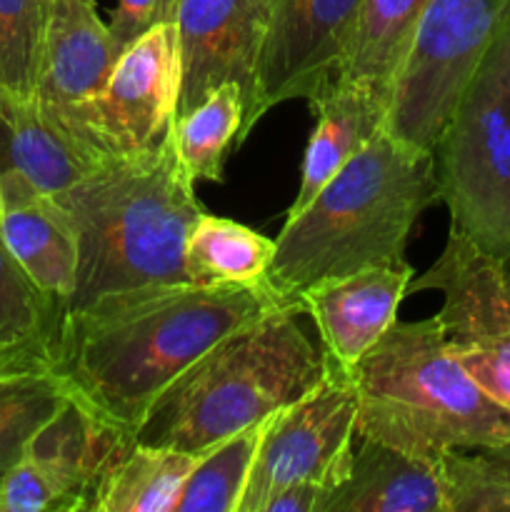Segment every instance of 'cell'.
<instances>
[{"instance_id":"1","label":"cell","mask_w":510,"mask_h":512,"mask_svg":"<svg viewBox=\"0 0 510 512\" xmlns=\"http://www.w3.org/2000/svg\"><path fill=\"white\" fill-rule=\"evenodd\" d=\"M285 303L253 285H145L63 310L55 373L95 418L138 438L160 395L220 340ZM298 310V308H295Z\"/></svg>"},{"instance_id":"2","label":"cell","mask_w":510,"mask_h":512,"mask_svg":"<svg viewBox=\"0 0 510 512\" xmlns=\"http://www.w3.org/2000/svg\"><path fill=\"white\" fill-rule=\"evenodd\" d=\"M435 203L433 153L380 128L298 215L285 218L265 280L298 308L300 293L320 280L405 265L410 235Z\"/></svg>"},{"instance_id":"3","label":"cell","mask_w":510,"mask_h":512,"mask_svg":"<svg viewBox=\"0 0 510 512\" xmlns=\"http://www.w3.org/2000/svg\"><path fill=\"white\" fill-rule=\"evenodd\" d=\"M55 200L73 220L80 250L65 310L120 290L190 283L185 240L205 208L170 133L140 153L110 155Z\"/></svg>"},{"instance_id":"4","label":"cell","mask_w":510,"mask_h":512,"mask_svg":"<svg viewBox=\"0 0 510 512\" xmlns=\"http://www.w3.org/2000/svg\"><path fill=\"white\" fill-rule=\"evenodd\" d=\"M358 438L440 463L450 450L505 448L510 410L495 403L445 343L438 315L395 320L350 368Z\"/></svg>"},{"instance_id":"5","label":"cell","mask_w":510,"mask_h":512,"mask_svg":"<svg viewBox=\"0 0 510 512\" xmlns=\"http://www.w3.org/2000/svg\"><path fill=\"white\" fill-rule=\"evenodd\" d=\"M298 315L295 308L273 310L220 340L160 395L135 443L205 453L308 393L325 358Z\"/></svg>"},{"instance_id":"6","label":"cell","mask_w":510,"mask_h":512,"mask_svg":"<svg viewBox=\"0 0 510 512\" xmlns=\"http://www.w3.org/2000/svg\"><path fill=\"white\" fill-rule=\"evenodd\" d=\"M433 158L450 225L510 265V8Z\"/></svg>"},{"instance_id":"7","label":"cell","mask_w":510,"mask_h":512,"mask_svg":"<svg viewBox=\"0 0 510 512\" xmlns=\"http://www.w3.org/2000/svg\"><path fill=\"white\" fill-rule=\"evenodd\" d=\"M510 0H430L390 83L385 130L433 153Z\"/></svg>"},{"instance_id":"8","label":"cell","mask_w":510,"mask_h":512,"mask_svg":"<svg viewBox=\"0 0 510 512\" xmlns=\"http://www.w3.org/2000/svg\"><path fill=\"white\" fill-rule=\"evenodd\" d=\"M318 383L270 420L238 512H263L288 485L318 480L338 490L350 473L358 438V400L350 368L323 350Z\"/></svg>"},{"instance_id":"9","label":"cell","mask_w":510,"mask_h":512,"mask_svg":"<svg viewBox=\"0 0 510 512\" xmlns=\"http://www.w3.org/2000/svg\"><path fill=\"white\" fill-rule=\"evenodd\" d=\"M438 290V320L465 373L510 410V265L450 225L448 243L410 293Z\"/></svg>"},{"instance_id":"10","label":"cell","mask_w":510,"mask_h":512,"mask_svg":"<svg viewBox=\"0 0 510 512\" xmlns=\"http://www.w3.org/2000/svg\"><path fill=\"white\" fill-rule=\"evenodd\" d=\"M180 88L178 33L160 20L123 48L103 90L75 110V135L108 158L153 148L178 113Z\"/></svg>"},{"instance_id":"11","label":"cell","mask_w":510,"mask_h":512,"mask_svg":"<svg viewBox=\"0 0 510 512\" xmlns=\"http://www.w3.org/2000/svg\"><path fill=\"white\" fill-rule=\"evenodd\" d=\"M360 10L363 0H273L238 143L270 108L288 100L313 103L338 83Z\"/></svg>"},{"instance_id":"12","label":"cell","mask_w":510,"mask_h":512,"mask_svg":"<svg viewBox=\"0 0 510 512\" xmlns=\"http://www.w3.org/2000/svg\"><path fill=\"white\" fill-rule=\"evenodd\" d=\"M273 0H175L183 88L178 113H188L210 90L238 83L245 110L255 93V70L268 33Z\"/></svg>"},{"instance_id":"13","label":"cell","mask_w":510,"mask_h":512,"mask_svg":"<svg viewBox=\"0 0 510 512\" xmlns=\"http://www.w3.org/2000/svg\"><path fill=\"white\" fill-rule=\"evenodd\" d=\"M120 53L95 0H50L33 100L75 133V110L103 90Z\"/></svg>"},{"instance_id":"14","label":"cell","mask_w":510,"mask_h":512,"mask_svg":"<svg viewBox=\"0 0 510 512\" xmlns=\"http://www.w3.org/2000/svg\"><path fill=\"white\" fill-rule=\"evenodd\" d=\"M413 278L410 263L358 270L310 285L300 293L298 308L315 323L325 353L353 368L398 320Z\"/></svg>"},{"instance_id":"15","label":"cell","mask_w":510,"mask_h":512,"mask_svg":"<svg viewBox=\"0 0 510 512\" xmlns=\"http://www.w3.org/2000/svg\"><path fill=\"white\" fill-rule=\"evenodd\" d=\"M0 238L33 283L65 308L78 285V233L68 210L15 168H0Z\"/></svg>"},{"instance_id":"16","label":"cell","mask_w":510,"mask_h":512,"mask_svg":"<svg viewBox=\"0 0 510 512\" xmlns=\"http://www.w3.org/2000/svg\"><path fill=\"white\" fill-rule=\"evenodd\" d=\"M108 155L30 100L0 98V168H15L43 193L63 195Z\"/></svg>"},{"instance_id":"17","label":"cell","mask_w":510,"mask_h":512,"mask_svg":"<svg viewBox=\"0 0 510 512\" xmlns=\"http://www.w3.org/2000/svg\"><path fill=\"white\" fill-rule=\"evenodd\" d=\"M325 512H445L440 463L360 438L348 478Z\"/></svg>"},{"instance_id":"18","label":"cell","mask_w":510,"mask_h":512,"mask_svg":"<svg viewBox=\"0 0 510 512\" xmlns=\"http://www.w3.org/2000/svg\"><path fill=\"white\" fill-rule=\"evenodd\" d=\"M315 113V128L305 148L300 188L295 193L290 215H298L325 183L340 173L358 150L385 128L388 98L363 83L338 80L328 93L310 103Z\"/></svg>"},{"instance_id":"19","label":"cell","mask_w":510,"mask_h":512,"mask_svg":"<svg viewBox=\"0 0 510 512\" xmlns=\"http://www.w3.org/2000/svg\"><path fill=\"white\" fill-rule=\"evenodd\" d=\"M275 240L230 218L203 213L185 240V275L195 285L263 283Z\"/></svg>"},{"instance_id":"20","label":"cell","mask_w":510,"mask_h":512,"mask_svg":"<svg viewBox=\"0 0 510 512\" xmlns=\"http://www.w3.org/2000/svg\"><path fill=\"white\" fill-rule=\"evenodd\" d=\"M245 93L238 83L210 90L188 113L175 115L168 133L175 158L193 183H223L230 148H238Z\"/></svg>"},{"instance_id":"21","label":"cell","mask_w":510,"mask_h":512,"mask_svg":"<svg viewBox=\"0 0 510 512\" xmlns=\"http://www.w3.org/2000/svg\"><path fill=\"white\" fill-rule=\"evenodd\" d=\"M200 455L135 443L105 478L95 512H175Z\"/></svg>"},{"instance_id":"22","label":"cell","mask_w":510,"mask_h":512,"mask_svg":"<svg viewBox=\"0 0 510 512\" xmlns=\"http://www.w3.org/2000/svg\"><path fill=\"white\" fill-rule=\"evenodd\" d=\"M428 3L430 0H363L340 80L370 85L390 98L393 75Z\"/></svg>"},{"instance_id":"23","label":"cell","mask_w":510,"mask_h":512,"mask_svg":"<svg viewBox=\"0 0 510 512\" xmlns=\"http://www.w3.org/2000/svg\"><path fill=\"white\" fill-rule=\"evenodd\" d=\"M273 418L275 415L258 420L205 450L185 480L175 512H238L258 448Z\"/></svg>"},{"instance_id":"24","label":"cell","mask_w":510,"mask_h":512,"mask_svg":"<svg viewBox=\"0 0 510 512\" xmlns=\"http://www.w3.org/2000/svg\"><path fill=\"white\" fill-rule=\"evenodd\" d=\"M68 400V388L55 370L0 378V478Z\"/></svg>"},{"instance_id":"25","label":"cell","mask_w":510,"mask_h":512,"mask_svg":"<svg viewBox=\"0 0 510 512\" xmlns=\"http://www.w3.org/2000/svg\"><path fill=\"white\" fill-rule=\"evenodd\" d=\"M48 3L50 0H0V98H33Z\"/></svg>"},{"instance_id":"26","label":"cell","mask_w":510,"mask_h":512,"mask_svg":"<svg viewBox=\"0 0 510 512\" xmlns=\"http://www.w3.org/2000/svg\"><path fill=\"white\" fill-rule=\"evenodd\" d=\"M63 310L60 300L33 283L0 238V348L55 338Z\"/></svg>"},{"instance_id":"27","label":"cell","mask_w":510,"mask_h":512,"mask_svg":"<svg viewBox=\"0 0 510 512\" xmlns=\"http://www.w3.org/2000/svg\"><path fill=\"white\" fill-rule=\"evenodd\" d=\"M445 512H510V453L450 450L440 460Z\"/></svg>"},{"instance_id":"28","label":"cell","mask_w":510,"mask_h":512,"mask_svg":"<svg viewBox=\"0 0 510 512\" xmlns=\"http://www.w3.org/2000/svg\"><path fill=\"white\" fill-rule=\"evenodd\" d=\"M160 3L163 0H118L113 20L108 23L118 48H128L135 38L160 23Z\"/></svg>"},{"instance_id":"29","label":"cell","mask_w":510,"mask_h":512,"mask_svg":"<svg viewBox=\"0 0 510 512\" xmlns=\"http://www.w3.org/2000/svg\"><path fill=\"white\" fill-rule=\"evenodd\" d=\"M333 490L318 480H300L280 490L263 512H325Z\"/></svg>"},{"instance_id":"30","label":"cell","mask_w":510,"mask_h":512,"mask_svg":"<svg viewBox=\"0 0 510 512\" xmlns=\"http://www.w3.org/2000/svg\"><path fill=\"white\" fill-rule=\"evenodd\" d=\"M173 10H175V0H163V3H160V20L173 18Z\"/></svg>"},{"instance_id":"31","label":"cell","mask_w":510,"mask_h":512,"mask_svg":"<svg viewBox=\"0 0 510 512\" xmlns=\"http://www.w3.org/2000/svg\"><path fill=\"white\" fill-rule=\"evenodd\" d=\"M500 450H505V453H510V443H508V445H505V448H500Z\"/></svg>"},{"instance_id":"32","label":"cell","mask_w":510,"mask_h":512,"mask_svg":"<svg viewBox=\"0 0 510 512\" xmlns=\"http://www.w3.org/2000/svg\"><path fill=\"white\" fill-rule=\"evenodd\" d=\"M3 378H5V375H3Z\"/></svg>"}]
</instances>
